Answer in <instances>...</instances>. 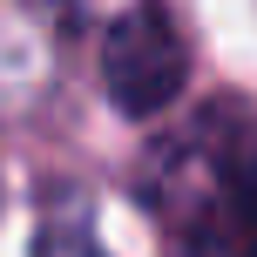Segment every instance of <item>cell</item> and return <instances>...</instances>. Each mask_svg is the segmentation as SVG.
Masks as SVG:
<instances>
[{
  "mask_svg": "<svg viewBox=\"0 0 257 257\" xmlns=\"http://www.w3.org/2000/svg\"><path fill=\"white\" fill-rule=\"evenodd\" d=\"M102 81H108V102L122 115H156L183 95L190 81V48H183L176 21H169L156 0H136L128 14H115L102 41Z\"/></svg>",
  "mask_w": 257,
  "mask_h": 257,
  "instance_id": "cell-1",
  "label": "cell"
},
{
  "mask_svg": "<svg viewBox=\"0 0 257 257\" xmlns=\"http://www.w3.org/2000/svg\"><path fill=\"white\" fill-rule=\"evenodd\" d=\"M34 257H108L102 237H95V210L81 190H54L48 210H41V230H34Z\"/></svg>",
  "mask_w": 257,
  "mask_h": 257,
  "instance_id": "cell-2",
  "label": "cell"
},
{
  "mask_svg": "<svg viewBox=\"0 0 257 257\" xmlns=\"http://www.w3.org/2000/svg\"><path fill=\"white\" fill-rule=\"evenodd\" d=\"M196 257H257V244H196Z\"/></svg>",
  "mask_w": 257,
  "mask_h": 257,
  "instance_id": "cell-3",
  "label": "cell"
}]
</instances>
